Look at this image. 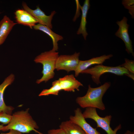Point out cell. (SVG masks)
Listing matches in <instances>:
<instances>
[{"mask_svg": "<svg viewBox=\"0 0 134 134\" xmlns=\"http://www.w3.org/2000/svg\"><path fill=\"white\" fill-rule=\"evenodd\" d=\"M127 76H128L129 77L132 79L133 80H134V73H131L130 72L129 74L127 75Z\"/></svg>", "mask_w": 134, "mask_h": 134, "instance_id": "obj_23", "label": "cell"}, {"mask_svg": "<svg viewBox=\"0 0 134 134\" xmlns=\"http://www.w3.org/2000/svg\"><path fill=\"white\" fill-rule=\"evenodd\" d=\"M24 9L30 13L38 21L39 24L46 26L51 29L52 28V21L53 17L56 13L55 11H52L50 15H46L40 8L37 6L34 10L31 9L24 2L22 3Z\"/></svg>", "mask_w": 134, "mask_h": 134, "instance_id": "obj_9", "label": "cell"}, {"mask_svg": "<svg viewBox=\"0 0 134 134\" xmlns=\"http://www.w3.org/2000/svg\"><path fill=\"white\" fill-rule=\"evenodd\" d=\"M80 52H75L71 55H61L57 58L55 69L58 71L64 70L67 72L74 71L77 67L80 60Z\"/></svg>", "mask_w": 134, "mask_h": 134, "instance_id": "obj_7", "label": "cell"}, {"mask_svg": "<svg viewBox=\"0 0 134 134\" xmlns=\"http://www.w3.org/2000/svg\"><path fill=\"white\" fill-rule=\"evenodd\" d=\"M110 85L111 83L109 82L96 88H92L89 85L86 94L83 97H77L76 101L82 108L92 107L104 110L105 108L102 98Z\"/></svg>", "mask_w": 134, "mask_h": 134, "instance_id": "obj_2", "label": "cell"}, {"mask_svg": "<svg viewBox=\"0 0 134 134\" xmlns=\"http://www.w3.org/2000/svg\"><path fill=\"white\" fill-rule=\"evenodd\" d=\"M33 28L35 30L42 31L49 36L52 39L53 42V47L51 50L54 51L58 50V42L63 39L62 36L54 32L49 28L39 24L35 25Z\"/></svg>", "mask_w": 134, "mask_h": 134, "instance_id": "obj_16", "label": "cell"}, {"mask_svg": "<svg viewBox=\"0 0 134 134\" xmlns=\"http://www.w3.org/2000/svg\"><path fill=\"white\" fill-rule=\"evenodd\" d=\"M129 72L134 74V61L127 59H125V62L121 65Z\"/></svg>", "mask_w": 134, "mask_h": 134, "instance_id": "obj_19", "label": "cell"}, {"mask_svg": "<svg viewBox=\"0 0 134 134\" xmlns=\"http://www.w3.org/2000/svg\"><path fill=\"white\" fill-rule=\"evenodd\" d=\"M82 114L85 119L90 118L94 120L97 124V127L101 128L107 134H116L117 131L121 128V125L120 124L114 130H112L110 126L111 116L109 115L104 117H101L98 114L95 108H86Z\"/></svg>", "mask_w": 134, "mask_h": 134, "instance_id": "obj_6", "label": "cell"}, {"mask_svg": "<svg viewBox=\"0 0 134 134\" xmlns=\"http://www.w3.org/2000/svg\"><path fill=\"white\" fill-rule=\"evenodd\" d=\"M124 134H134V132L128 130L126 131Z\"/></svg>", "mask_w": 134, "mask_h": 134, "instance_id": "obj_24", "label": "cell"}, {"mask_svg": "<svg viewBox=\"0 0 134 134\" xmlns=\"http://www.w3.org/2000/svg\"><path fill=\"white\" fill-rule=\"evenodd\" d=\"M11 115L3 111L0 112V122L3 124H8L10 122Z\"/></svg>", "mask_w": 134, "mask_h": 134, "instance_id": "obj_20", "label": "cell"}, {"mask_svg": "<svg viewBox=\"0 0 134 134\" xmlns=\"http://www.w3.org/2000/svg\"><path fill=\"white\" fill-rule=\"evenodd\" d=\"M90 6L89 0H85L83 5L80 6L82 11V15L80 26L77 32V34L78 35L82 34L85 40H86V37L88 35L86 29V18Z\"/></svg>", "mask_w": 134, "mask_h": 134, "instance_id": "obj_15", "label": "cell"}, {"mask_svg": "<svg viewBox=\"0 0 134 134\" xmlns=\"http://www.w3.org/2000/svg\"><path fill=\"white\" fill-rule=\"evenodd\" d=\"M47 134H67L62 129L59 128L56 129H52L48 131Z\"/></svg>", "mask_w": 134, "mask_h": 134, "instance_id": "obj_21", "label": "cell"}, {"mask_svg": "<svg viewBox=\"0 0 134 134\" xmlns=\"http://www.w3.org/2000/svg\"><path fill=\"white\" fill-rule=\"evenodd\" d=\"M52 86L50 88L43 90L39 94V96L52 95H57L62 90L74 92L75 90L79 91V88L83 84L76 79L73 74L66 75L52 82Z\"/></svg>", "mask_w": 134, "mask_h": 134, "instance_id": "obj_4", "label": "cell"}, {"mask_svg": "<svg viewBox=\"0 0 134 134\" xmlns=\"http://www.w3.org/2000/svg\"><path fill=\"white\" fill-rule=\"evenodd\" d=\"M122 4L125 8L129 10V12L131 15L132 18L134 17V0H124L122 1Z\"/></svg>", "mask_w": 134, "mask_h": 134, "instance_id": "obj_18", "label": "cell"}, {"mask_svg": "<svg viewBox=\"0 0 134 134\" xmlns=\"http://www.w3.org/2000/svg\"><path fill=\"white\" fill-rule=\"evenodd\" d=\"M59 56L58 52L51 50L42 53L35 57L34 60L35 62L41 63L43 66L42 76L36 80V83L46 82L54 77L56 61Z\"/></svg>", "mask_w": 134, "mask_h": 134, "instance_id": "obj_3", "label": "cell"}, {"mask_svg": "<svg viewBox=\"0 0 134 134\" xmlns=\"http://www.w3.org/2000/svg\"><path fill=\"white\" fill-rule=\"evenodd\" d=\"M4 126L3 124L0 125V132L1 131V129L3 128Z\"/></svg>", "mask_w": 134, "mask_h": 134, "instance_id": "obj_25", "label": "cell"}, {"mask_svg": "<svg viewBox=\"0 0 134 134\" xmlns=\"http://www.w3.org/2000/svg\"><path fill=\"white\" fill-rule=\"evenodd\" d=\"M111 73L119 76L126 75L129 72L121 65L116 67H110L98 65L82 71L81 73L89 74L91 75L93 81L97 85L101 83L100 78L102 74Z\"/></svg>", "mask_w": 134, "mask_h": 134, "instance_id": "obj_5", "label": "cell"}, {"mask_svg": "<svg viewBox=\"0 0 134 134\" xmlns=\"http://www.w3.org/2000/svg\"><path fill=\"white\" fill-rule=\"evenodd\" d=\"M29 108L18 111L11 115L9 123L4 126L1 131L5 132L13 130L22 133H29L34 131L39 134L42 133L37 130L39 127L29 113Z\"/></svg>", "mask_w": 134, "mask_h": 134, "instance_id": "obj_1", "label": "cell"}, {"mask_svg": "<svg viewBox=\"0 0 134 134\" xmlns=\"http://www.w3.org/2000/svg\"><path fill=\"white\" fill-rule=\"evenodd\" d=\"M17 24L6 15L4 16L0 21V45L4 43L13 27Z\"/></svg>", "mask_w": 134, "mask_h": 134, "instance_id": "obj_14", "label": "cell"}, {"mask_svg": "<svg viewBox=\"0 0 134 134\" xmlns=\"http://www.w3.org/2000/svg\"><path fill=\"white\" fill-rule=\"evenodd\" d=\"M128 19L124 17L120 21H117L116 23L119 28L115 34V35L119 38L124 42L126 47V50L129 54H131L134 56V53L132 45V42L130 39L128 33L130 25L127 23Z\"/></svg>", "mask_w": 134, "mask_h": 134, "instance_id": "obj_8", "label": "cell"}, {"mask_svg": "<svg viewBox=\"0 0 134 134\" xmlns=\"http://www.w3.org/2000/svg\"><path fill=\"white\" fill-rule=\"evenodd\" d=\"M113 56V55L111 54L107 55H104L87 60H80L78 65L74 71L75 76L77 77L82 71L88 68L89 67L92 65H102L106 60L109 59Z\"/></svg>", "mask_w": 134, "mask_h": 134, "instance_id": "obj_11", "label": "cell"}, {"mask_svg": "<svg viewBox=\"0 0 134 134\" xmlns=\"http://www.w3.org/2000/svg\"><path fill=\"white\" fill-rule=\"evenodd\" d=\"M15 79V76L11 74L6 77L3 82L0 85V112H4L11 115L14 108L10 106L7 105L3 99V94L6 88L11 85Z\"/></svg>", "mask_w": 134, "mask_h": 134, "instance_id": "obj_12", "label": "cell"}, {"mask_svg": "<svg viewBox=\"0 0 134 134\" xmlns=\"http://www.w3.org/2000/svg\"><path fill=\"white\" fill-rule=\"evenodd\" d=\"M69 118V120L79 126L87 134H101L87 122L80 108H76L74 115L71 116Z\"/></svg>", "mask_w": 134, "mask_h": 134, "instance_id": "obj_10", "label": "cell"}, {"mask_svg": "<svg viewBox=\"0 0 134 134\" xmlns=\"http://www.w3.org/2000/svg\"><path fill=\"white\" fill-rule=\"evenodd\" d=\"M0 134H22L16 131L13 130H9V132L7 133H1Z\"/></svg>", "mask_w": 134, "mask_h": 134, "instance_id": "obj_22", "label": "cell"}, {"mask_svg": "<svg viewBox=\"0 0 134 134\" xmlns=\"http://www.w3.org/2000/svg\"><path fill=\"white\" fill-rule=\"evenodd\" d=\"M59 127L67 134H87L79 126L70 120L62 122Z\"/></svg>", "mask_w": 134, "mask_h": 134, "instance_id": "obj_17", "label": "cell"}, {"mask_svg": "<svg viewBox=\"0 0 134 134\" xmlns=\"http://www.w3.org/2000/svg\"></svg>", "mask_w": 134, "mask_h": 134, "instance_id": "obj_26", "label": "cell"}, {"mask_svg": "<svg viewBox=\"0 0 134 134\" xmlns=\"http://www.w3.org/2000/svg\"><path fill=\"white\" fill-rule=\"evenodd\" d=\"M17 23L32 29L38 23L37 21L31 14L24 9H18L15 12Z\"/></svg>", "mask_w": 134, "mask_h": 134, "instance_id": "obj_13", "label": "cell"}]
</instances>
